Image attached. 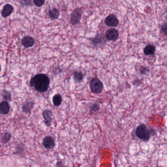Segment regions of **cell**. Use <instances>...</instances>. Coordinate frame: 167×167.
Returning <instances> with one entry per match:
<instances>
[{
  "label": "cell",
  "mask_w": 167,
  "mask_h": 167,
  "mask_svg": "<svg viewBox=\"0 0 167 167\" xmlns=\"http://www.w3.org/2000/svg\"><path fill=\"white\" fill-rule=\"evenodd\" d=\"M50 78L43 74H37L32 77L30 80L31 87L35 88L39 92H45L48 90L50 85Z\"/></svg>",
  "instance_id": "6da1fadb"
},
{
  "label": "cell",
  "mask_w": 167,
  "mask_h": 167,
  "mask_svg": "<svg viewBox=\"0 0 167 167\" xmlns=\"http://www.w3.org/2000/svg\"><path fill=\"white\" fill-rule=\"evenodd\" d=\"M152 130L144 124L138 125L135 131V134L139 139L144 142H148L151 138Z\"/></svg>",
  "instance_id": "7a4b0ae2"
},
{
  "label": "cell",
  "mask_w": 167,
  "mask_h": 167,
  "mask_svg": "<svg viewBox=\"0 0 167 167\" xmlns=\"http://www.w3.org/2000/svg\"><path fill=\"white\" fill-rule=\"evenodd\" d=\"M89 85L92 93L100 94L102 92L103 88V84L98 78H92L90 82Z\"/></svg>",
  "instance_id": "3957f363"
},
{
  "label": "cell",
  "mask_w": 167,
  "mask_h": 167,
  "mask_svg": "<svg viewBox=\"0 0 167 167\" xmlns=\"http://www.w3.org/2000/svg\"><path fill=\"white\" fill-rule=\"evenodd\" d=\"M82 15V10L81 8H76L73 10L71 15L70 20L73 25H77L80 23Z\"/></svg>",
  "instance_id": "277c9868"
},
{
  "label": "cell",
  "mask_w": 167,
  "mask_h": 167,
  "mask_svg": "<svg viewBox=\"0 0 167 167\" xmlns=\"http://www.w3.org/2000/svg\"><path fill=\"white\" fill-rule=\"evenodd\" d=\"M105 24L109 27H117L119 25V21L117 17L114 14H111L109 15L105 18Z\"/></svg>",
  "instance_id": "5b68a950"
},
{
  "label": "cell",
  "mask_w": 167,
  "mask_h": 167,
  "mask_svg": "<svg viewBox=\"0 0 167 167\" xmlns=\"http://www.w3.org/2000/svg\"><path fill=\"white\" fill-rule=\"evenodd\" d=\"M42 145L46 149H52L55 145V139L52 136H47L43 139L42 142Z\"/></svg>",
  "instance_id": "8992f818"
},
{
  "label": "cell",
  "mask_w": 167,
  "mask_h": 167,
  "mask_svg": "<svg viewBox=\"0 0 167 167\" xmlns=\"http://www.w3.org/2000/svg\"><path fill=\"white\" fill-rule=\"evenodd\" d=\"M118 31L115 28H110L108 29L105 33L106 39L109 41H114L117 39L119 37Z\"/></svg>",
  "instance_id": "52a82bcc"
},
{
  "label": "cell",
  "mask_w": 167,
  "mask_h": 167,
  "mask_svg": "<svg viewBox=\"0 0 167 167\" xmlns=\"http://www.w3.org/2000/svg\"><path fill=\"white\" fill-rule=\"evenodd\" d=\"M42 115L44 119V123L46 126H48V127L51 126L52 122V111L48 109L45 110L43 111Z\"/></svg>",
  "instance_id": "ba28073f"
},
{
  "label": "cell",
  "mask_w": 167,
  "mask_h": 167,
  "mask_svg": "<svg viewBox=\"0 0 167 167\" xmlns=\"http://www.w3.org/2000/svg\"><path fill=\"white\" fill-rule=\"evenodd\" d=\"M21 43L25 47H32L35 45V39L31 36H26L21 39Z\"/></svg>",
  "instance_id": "9c48e42d"
},
{
  "label": "cell",
  "mask_w": 167,
  "mask_h": 167,
  "mask_svg": "<svg viewBox=\"0 0 167 167\" xmlns=\"http://www.w3.org/2000/svg\"><path fill=\"white\" fill-rule=\"evenodd\" d=\"M10 110V105L8 102L3 101L0 103V113L3 115H7Z\"/></svg>",
  "instance_id": "30bf717a"
},
{
  "label": "cell",
  "mask_w": 167,
  "mask_h": 167,
  "mask_svg": "<svg viewBox=\"0 0 167 167\" xmlns=\"http://www.w3.org/2000/svg\"><path fill=\"white\" fill-rule=\"evenodd\" d=\"M13 11V8L10 4H7L4 6L2 11V15L3 17H7L12 14Z\"/></svg>",
  "instance_id": "8fae6325"
},
{
  "label": "cell",
  "mask_w": 167,
  "mask_h": 167,
  "mask_svg": "<svg viewBox=\"0 0 167 167\" xmlns=\"http://www.w3.org/2000/svg\"><path fill=\"white\" fill-rule=\"evenodd\" d=\"M155 46L152 44H149L145 46L144 49V52L145 55H153L155 52Z\"/></svg>",
  "instance_id": "7c38bea8"
},
{
  "label": "cell",
  "mask_w": 167,
  "mask_h": 167,
  "mask_svg": "<svg viewBox=\"0 0 167 167\" xmlns=\"http://www.w3.org/2000/svg\"><path fill=\"white\" fill-rule=\"evenodd\" d=\"M34 103L32 102H27L23 105L22 110L25 113H31L32 110L33 109Z\"/></svg>",
  "instance_id": "4fadbf2b"
},
{
  "label": "cell",
  "mask_w": 167,
  "mask_h": 167,
  "mask_svg": "<svg viewBox=\"0 0 167 167\" xmlns=\"http://www.w3.org/2000/svg\"><path fill=\"white\" fill-rule=\"evenodd\" d=\"M84 75L82 71L74 72L73 74V78L75 82L79 83L83 80Z\"/></svg>",
  "instance_id": "5bb4252c"
},
{
  "label": "cell",
  "mask_w": 167,
  "mask_h": 167,
  "mask_svg": "<svg viewBox=\"0 0 167 167\" xmlns=\"http://www.w3.org/2000/svg\"><path fill=\"white\" fill-rule=\"evenodd\" d=\"M59 15H60V12L58 9L55 8L50 9L48 11V15L52 19H57L58 18Z\"/></svg>",
  "instance_id": "9a60e30c"
},
{
  "label": "cell",
  "mask_w": 167,
  "mask_h": 167,
  "mask_svg": "<svg viewBox=\"0 0 167 167\" xmlns=\"http://www.w3.org/2000/svg\"><path fill=\"white\" fill-rule=\"evenodd\" d=\"M92 43L95 46H97L98 45H100L101 44H103L105 42L104 37L102 35H97L96 36L95 38L91 39Z\"/></svg>",
  "instance_id": "2e32d148"
},
{
  "label": "cell",
  "mask_w": 167,
  "mask_h": 167,
  "mask_svg": "<svg viewBox=\"0 0 167 167\" xmlns=\"http://www.w3.org/2000/svg\"><path fill=\"white\" fill-rule=\"evenodd\" d=\"M62 102V98L59 94L55 95L52 98V102L54 103V105L56 107L60 106Z\"/></svg>",
  "instance_id": "e0dca14e"
},
{
  "label": "cell",
  "mask_w": 167,
  "mask_h": 167,
  "mask_svg": "<svg viewBox=\"0 0 167 167\" xmlns=\"http://www.w3.org/2000/svg\"><path fill=\"white\" fill-rule=\"evenodd\" d=\"M12 135L9 132L4 133L1 138V141L3 144H6L12 138Z\"/></svg>",
  "instance_id": "ac0fdd59"
},
{
  "label": "cell",
  "mask_w": 167,
  "mask_h": 167,
  "mask_svg": "<svg viewBox=\"0 0 167 167\" xmlns=\"http://www.w3.org/2000/svg\"><path fill=\"white\" fill-rule=\"evenodd\" d=\"M100 109V105L97 102L91 103L89 105V109L91 112H96Z\"/></svg>",
  "instance_id": "d6986e66"
},
{
  "label": "cell",
  "mask_w": 167,
  "mask_h": 167,
  "mask_svg": "<svg viewBox=\"0 0 167 167\" xmlns=\"http://www.w3.org/2000/svg\"><path fill=\"white\" fill-rule=\"evenodd\" d=\"M2 96L3 97L4 100L6 102H10L12 101V94L10 92L8 91L4 90L2 93Z\"/></svg>",
  "instance_id": "ffe728a7"
},
{
  "label": "cell",
  "mask_w": 167,
  "mask_h": 167,
  "mask_svg": "<svg viewBox=\"0 0 167 167\" xmlns=\"http://www.w3.org/2000/svg\"><path fill=\"white\" fill-rule=\"evenodd\" d=\"M24 152V147L21 144H19L17 145L16 147V153L21 155V154H23Z\"/></svg>",
  "instance_id": "44dd1931"
},
{
  "label": "cell",
  "mask_w": 167,
  "mask_h": 167,
  "mask_svg": "<svg viewBox=\"0 0 167 167\" xmlns=\"http://www.w3.org/2000/svg\"><path fill=\"white\" fill-rule=\"evenodd\" d=\"M33 3L37 7H40L45 3L44 0H33Z\"/></svg>",
  "instance_id": "7402d4cb"
},
{
  "label": "cell",
  "mask_w": 167,
  "mask_h": 167,
  "mask_svg": "<svg viewBox=\"0 0 167 167\" xmlns=\"http://www.w3.org/2000/svg\"><path fill=\"white\" fill-rule=\"evenodd\" d=\"M167 22H165L164 24L162 25L161 27V31L162 32V33H163L166 36L167 32Z\"/></svg>",
  "instance_id": "603a6c76"
},
{
  "label": "cell",
  "mask_w": 167,
  "mask_h": 167,
  "mask_svg": "<svg viewBox=\"0 0 167 167\" xmlns=\"http://www.w3.org/2000/svg\"><path fill=\"white\" fill-rule=\"evenodd\" d=\"M139 71L140 72L141 74L145 75L149 72V70L148 69V68L144 66H141L139 69Z\"/></svg>",
  "instance_id": "cb8c5ba5"
},
{
  "label": "cell",
  "mask_w": 167,
  "mask_h": 167,
  "mask_svg": "<svg viewBox=\"0 0 167 167\" xmlns=\"http://www.w3.org/2000/svg\"><path fill=\"white\" fill-rule=\"evenodd\" d=\"M1 65H0V72H1Z\"/></svg>",
  "instance_id": "d4e9b609"
}]
</instances>
